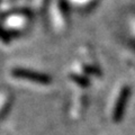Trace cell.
<instances>
[{
	"label": "cell",
	"mask_w": 135,
	"mask_h": 135,
	"mask_svg": "<svg viewBox=\"0 0 135 135\" xmlns=\"http://www.w3.org/2000/svg\"><path fill=\"white\" fill-rule=\"evenodd\" d=\"M12 77H15L17 79H23V80H28V81L38 83V84H49L51 83V78L47 74L44 73H40V72H35L32 70H27V69H22V68H17L11 71Z\"/></svg>",
	"instance_id": "1"
},
{
	"label": "cell",
	"mask_w": 135,
	"mask_h": 135,
	"mask_svg": "<svg viewBox=\"0 0 135 135\" xmlns=\"http://www.w3.org/2000/svg\"><path fill=\"white\" fill-rule=\"evenodd\" d=\"M129 94H131V90L128 87H124L123 89L120 90L119 95L117 97V103H116L115 109H114V119L115 120H119L122 116H123L124 109H125L126 104H127L128 98H129Z\"/></svg>",
	"instance_id": "2"
}]
</instances>
